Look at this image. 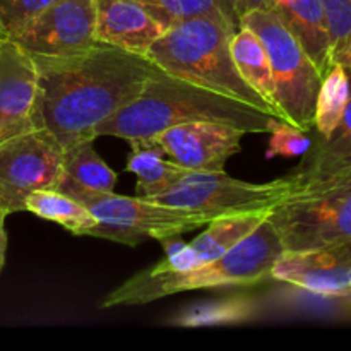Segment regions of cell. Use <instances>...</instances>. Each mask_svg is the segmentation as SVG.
Instances as JSON below:
<instances>
[{"mask_svg": "<svg viewBox=\"0 0 351 351\" xmlns=\"http://www.w3.org/2000/svg\"><path fill=\"white\" fill-rule=\"evenodd\" d=\"M38 69V127L62 147L95 141V129L143 91L154 64L143 55L96 43L62 57L33 55Z\"/></svg>", "mask_w": 351, "mask_h": 351, "instance_id": "1", "label": "cell"}, {"mask_svg": "<svg viewBox=\"0 0 351 351\" xmlns=\"http://www.w3.org/2000/svg\"><path fill=\"white\" fill-rule=\"evenodd\" d=\"M273 119V113L266 110L209 91L154 65L139 96L99 123L95 137L112 136L129 143L149 141L187 122H218L247 134H267Z\"/></svg>", "mask_w": 351, "mask_h": 351, "instance_id": "2", "label": "cell"}, {"mask_svg": "<svg viewBox=\"0 0 351 351\" xmlns=\"http://www.w3.org/2000/svg\"><path fill=\"white\" fill-rule=\"evenodd\" d=\"M283 252L280 235L266 216L252 233L218 259L185 271L147 267L106 293L101 307H136L184 291L259 285L271 280L274 263Z\"/></svg>", "mask_w": 351, "mask_h": 351, "instance_id": "3", "label": "cell"}, {"mask_svg": "<svg viewBox=\"0 0 351 351\" xmlns=\"http://www.w3.org/2000/svg\"><path fill=\"white\" fill-rule=\"evenodd\" d=\"M237 29L223 14L187 17L170 26L146 57L156 67L192 84L273 113L237 69L232 55V36Z\"/></svg>", "mask_w": 351, "mask_h": 351, "instance_id": "4", "label": "cell"}, {"mask_svg": "<svg viewBox=\"0 0 351 351\" xmlns=\"http://www.w3.org/2000/svg\"><path fill=\"white\" fill-rule=\"evenodd\" d=\"M295 178V191L267 213L283 249L308 250L351 242V170Z\"/></svg>", "mask_w": 351, "mask_h": 351, "instance_id": "5", "label": "cell"}, {"mask_svg": "<svg viewBox=\"0 0 351 351\" xmlns=\"http://www.w3.org/2000/svg\"><path fill=\"white\" fill-rule=\"evenodd\" d=\"M261 38L269 57L281 119L304 130L314 129L315 99L322 74L300 41L273 9H254L240 19Z\"/></svg>", "mask_w": 351, "mask_h": 351, "instance_id": "6", "label": "cell"}, {"mask_svg": "<svg viewBox=\"0 0 351 351\" xmlns=\"http://www.w3.org/2000/svg\"><path fill=\"white\" fill-rule=\"evenodd\" d=\"M297 187L293 173L266 184L239 180L226 171L187 170L165 192L149 197L158 204L197 213L211 219L239 213L269 211Z\"/></svg>", "mask_w": 351, "mask_h": 351, "instance_id": "7", "label": "cell"}, {"mask_svg": "<svg viewBox=\"0 0 351 351\" xmlns=\"http://www.w3.org/2000/svg\"><path fill=\"white\" fill-rule=\"evenodd\" d=\"M72 197L86 206L96 218L91 237L136 247L144 239L163 240L184 235L209 223L206 216L144 197H129L115 192H74Z\"/></svg>", "mask_w": 351, "mask_h": 351, "instance_id": "8", "label": "cell"}, {"mask_svg": "<svg viewBox=\"0 0 351 351\" xmlns=\"http://www.w3.org/2000/svg\"><path fill=\"white\" fill-rule=\"evenodd\" d=\"M64 147L40 127L0 143V208L7 216L24 211L36 191L57 189L62 180Z\"/></svg>", "mask_w": 351, "mask_h": 351, "instance_id": "9", "label": "cell"}, {"mask_svg": "<svg viewBox=\"0 0 351 351\" xmlns=\"http://www.w3.org/2000/svg\"><path fill=\"white\" fill-rule=\"evenodd\" d=\"M95 27L96 0H55L9 38L31 55L62 57L98 43Z\"/></svg>", "mask_w": 351, "mask_h": 351, "instance_id": "10", "label": "cell"}, {"mask_svg": "<svg viewBox=\"0 0 351 351\" xmlns=\"http://www.w3.org/2000/svg\"><path fill=\"white\" fill-rule=\"evenodd\" d=\"M38 127V69L12 38L0 41V143Z\"/></svg>", "mask_w": 351, "mask_h": 351, "instance_id": "11", "label": "cell"}, {"mask_svg": "<svg viewBox=\"0 0 351 351\" xmlns=\"http://www.w3.org/2000/svg\"><path fill=\"white\" fill-rule=\"evenodd\" d=\"M245 130L218 122H187L170 127L151 141L170 160L192 171H225L226 161L242 151Z\"/></svg>", "mask_w": 351, "mask_h": 351, "instance_id": "12", "label": "cell"}, {"mask_svg": "<svg viewBox=\"0 0 351 351\" xmlns=\"http://www.w3.org/2000/svg\"><path fill=\"white\" fill-rule=\"evenodd\" d=\"M271 280L290 283L319 297L345 298L351 288V242L308 250H285Z\"/></svg>", "mask_w": 351, "mask_h": 351, "instance_id": "13", "label": "cell"}, {"mask_svg": "<svg viewBox=\"0 0 351 351\" xmlns=\"http://www.w3.org/2000/svg\"><path fill=\"white\" fill-rule=\"evenodd\" d=\"M267 213L269 211L219 216L211 219L206 225L208 228L191 243L182 242L180 235L167 237L160 240L165 249V257L153 267L163 271H185L218 259L252 233L266 219Z\"/></svg>", "mask_w": 351, "mask_h": 351, "instance_id": "14", "label": "cell"}, {"mask_svg": "<svg viewBox=\"0 0 351 351\" xmlns=\"http://www.w3.org/2000/svg\"><path fill=\"white\" fill-rule=\"evenodd\" d=\"M168 29L139 0H96L98 43L146 57Z\"/></svg>", "mask_w": 351, "mask_h": 351, "instance_id": "15", "label": "cell"}, {"mask_svg": "<svg viewBox=\"0 0 351 351\" xmlns=\"http://www.w3.org/2000/svg\"><path fill=\"white\" fill-rule=\"evenodd\" d=\"M274 12L297 36L322 75L331 65V33L321 0H278Z\"/></svg>", "mask_w": 351, "mask_h": 351, "instance_id": "16", "label": "cell"}, {"mask_svg": "<svg viewBox=\"0 0 351 351\" xmlns=\"http://www.w3.org/2000/svg\"><path fill=\"white\" fill-rule=\"evenodd\" d=\"M93 143L81 141L65 147L57 191L69 195L74 192H113L119 175L101 160Z\"/></svg>", "mask_w": 351, "mask_h": 351, "instance_id": "17", "label": "cell"}, {"mask_svg": "<svg viewBox=\"0 0 351 351\" xmlns=\"http://www.w3.org/2000/svg\"><path fill=\"white\" fill-rule=\"evenodd\" d=\"M125 170L136 175V195L149 199L167 191L185 173L154 141H132Z\"/></svg>", "mask_w": 351, "mask_h": 351, "instance_id": "18", "label": "cell"}, {"mask_svg": "<svg viewBox=\"0 0 351 351\" xmlns=\"http://www.w3.org/2000/svg\"><path fill=\"white\" fill-rule=\"evenodd\" d=\"M232 55L242 77L263 96L271 112L281 119L276 105V88L269 57L261 38L250 27L240 26L232 36Z\"/></svg>", "mask_w": 351, "mask_h": 351, "instance_id": "19", "label": "cell"}, {"mask_svg": "<svg viewBox=\"0 0 351 351\" xmlns=\"http://www.w3.org/2000/svg\"><path fill=\"white\" fill-rule=\"evenodd\" d=\"M304 156L305 160L293 171L298 178L322 177L351 170V96L345 113L331 136L326 139L317 137Z\"/></svg>", "mask_w": 351, "mask_h": 351, "instance_id": "20", "label": "cell"}, {"mask_svg": "<svg viewBox=\"0 0 351 351\" xmlns=\"http://www.w3.org/2000/svg\"><path fill=\"white\" fill-rule=\"evenodd\" d=\"M24 211L41 219L57 223L62 228L77 237H91L98 223L82 202L57 189L33 192L26 199Z\"/></svg>", "mask_w": 351, "mask_h": 351, "instance_id": "21", "label": "cell"}, {"mask_svg": "<svg viewBox=\"0 0 351 351\" xmlns=\"http://www.w3.org/2000/svg\"><path fill=\"white\" fill-rule=\"evenodd\" d=\"M257 302L247 295L204 302L192 305L173 317L178 328H208V326H232L252 321L257 315Z\"/></svg>", "mask_w": 351, "mask_h": 351, "instance_id": "22", "label": "cell"}, {"mask_svg": "<svg viewBox=\"0 0 351 351\" xmlns=\"http://www.w3.org/2000/svg\"><path fill=\"white\" fill-rule=\"evenodd\" d=\"M351 96V77L339 64H331L322 75L321 88L315 99L314 129L319 139L331 136L338 127Z\"/></svg>", "mask_w": 351, "mask_h": 351, "instance_id": "23", "label": "cell"}, {"mask_svg": "<svg viewBox=\"0 0 351 351\" xmlns=\"http://www.w3.org/2000/svg\"><path fill=\"white\" fill-rule=\"evenodd\" d=\"M168 27L187 17L202 14H223L240 27L233 0H139Z\"/></svg>", "mask_w": 351, "mask_h": 351, "instance_id": "24", "label": "cell"}, {"mask_svg": "<svg viewBox=\"0 0 351 351\" xmlns=\"http://www.w3.org/2000/svg\"><path fill=\"white\" fill-rule=\"evenodd\" d=\"M308 130L300 129L285 119L274 117L269 123L271 134L269 147L266 151V158H298L304 156L312 146V139L307 136Z\"/></svg>", "mask_w": 351, "mask_h": 351, "instance_id": "25", "label": "cell"}, {"mask_svg": "<svg viewBox=\"0 0 351 351\" xmlns=\"http://www.w3.org/2000/svg\"><path fill=\"white\" fill-rule=\"evenodd\" d=\"M55 0H0V23L12 36Z\"/></svg>", "mask_w": 351, "mask_h": 351, "instance_id": "26", "label": "cell"}, {"mask_svg": "<svg viewBox=\"0 0 351 351\" xmlns=\"http://www.w3.org/2000/svg\"><path fill=\"white\" fill-rule=\"evenodd\" d=\"M328 19L331 43L351 31V0H321ZM332 48V47H331Z\"/></svg>", "mask_w": 351, "mask_h": 351, "instance_id": "27", "label": "cell"}, {"mask_svg": "<svg viewBox=\"0 0 351 351\" xmlns=\"http://www.w3.org/2000/svg\"><path fill=\"white\" fill-rule=\"evenodd\" d=\"M331 64H339L351 75V31L332 45Z\"/></svg>", "mask_w": 351, "mask_h": 351, "instance_id": "28", "label": "cell"}, {"mask_svg": "<svg viewBox=\"0 0 351 351\" xmlns=\"http://www.w3.org/2000/svg\"><path fill=\"white\" fill-rule=\"evenodd\" d=\"M235 14L239 17V23L247 12L254 9H271V0H233Z\"/></svg>", "mask_w": 351, "mask_h": 351, "instance_id": "29", "label": "cell"}, {"mask_svg": "<svg viewBox=\"0 0 351 351\" xmlns=\"http://www.w3.org/2000/svg\"><path fill=\"white\" fill-rule=\"evenodd\" d=\"M5 218H7V213L0 208V271H2L3 263H5V250H7Z\"/></svg>", "mask_w": 351, "mask_h": 351, "instance_id": "30", "label": "cell"}, {"mask_svg": "<svg viewBox=\"0 0 351 351\" xmlns=\"http://www.w3.org/2000/svg\"><path fill=\"white\" fill-rule=\"evenodd\" d=\"M5 38H9V34H7V31H5V27H3V24L0 23V41L5 40Z\"/></svg>", "mask_w": 351, "mask_h": 351, "instance_id": "31", "label": "cell"}, {"mask_svg": "<svg viewBox=\"0 0 351 351\" xmlns=\"http://www.w3.org/2000/svg\"><path fill=\"white\" fill-rule=\"evenodd\" d=\"M345 298H348V300H351V288H350V291H348V295H346Z\"/></svg>", "mask_w": 351, "mask_h": 351, "instance_id": "32", "label": "cell"}]
</instances>
